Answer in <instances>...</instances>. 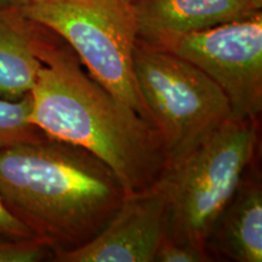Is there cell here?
I'll use <instances>...</instances> for the list:
<instances>
[{"label":"cell","instance_id":"1","mask_svg":"<svg viewBox=\"0 0 262 262\" xmlns=\"http://www.w3.org/2000/svg\"><path fill=\"white\" fill-rule=\"evenodd\" d=\"M39 58L31 122L50 139L79 146L106 163L125 193L156 185L168 165L157 127L98 84L50 28Z\"/></svg>","mask_w":262,"mask_h":262},{"label":"cell","instance_id":"2","mask_svg":"<svg viewBox=\"0 0 262 262\" xmlns=\"http://www.w3.org/2000/svg\"><path fill=\"white\" fill-rule=\"evenodd\" d=\"M124 195L113 170L79 146L48 139L0 149L3 202L54 254L93 241Z\"/></svg>","mask_w":262,"mask_h":262},{"label":"cell","instance_id":"3","mask_svg":"<svg viewBox=\"0 0 262 262\" xmlns=\"http://www.w3.org/2000/svg\"><path fill=\"white\" fill-rule=\"evenodd\" d=\"M260 146L258 119L232 118L178 162L160 181L168 198L165 238L205 249V239Z\"/></svg>","mask_w":262,"mask_h":262},{"label":"cell","instance_id":"4","mask_svg":"<svg viewBox=\"0 0 262 262\" xmlns=\"http://www.w3.org/2000/svg\"><path fill=\"white\" fill-rule=\"evenodd\" d=\"M19 11L60 35L98 84L153 124L134 71L137 22L130 2L32 0Z\"/></svg>","mask_w":262,"mask_h":262},{"label":"cell","instance_id":"5","mask_svg":"<svg viewBox=\"0 0 262 262\" xmlns=\"http://www.w3.org/2000/svg\"><path fill=\"white\" fill-rule=\"evenodd\" d=\"M133 61L168 164L187 156L233 118L222 90L189 61L139 38Z\"/></svg>","mask_w":262,"mask_h":262},{"label":"cell","instance_id":"6","mask_svg":"<svg viewBox=\"0 0 262 262\" xmlns=\"http://www.w3.org/2000/svg\"><path fill=\"white\" fill-rule=\"evenodd\" d=\"M155 47L204 72L227 97L235 119L262 112V12L250 18L176 37Z\"/></svg>","mask_w":262,"mask_h":262},{"label":"cell","instance_id":"7","mask_svg":"<svg viewBox=\"0 0 262 262\" xmlns=\"http://www.w3.org/2000/svg\"><path fill=\"white\" fill-rule=\"evenodd\" d=\"M168 198L163 182L141 192L125 193L119 208L89 243L57 251V262H153L165 237Z\"/></svg>","mask_w":262,"mask_h":262},{"label":"cell","instance_id":"8","mask_svg":"<svg viewBox=\"0 0 262 262\" xmlns=\"http://www.w3.org/2000/svg\"><path fill=\"white\" fill-rule=\"evenodd\" d=\"M137 38L152 45L262 12L254 0H133Z\"/></svg>","mask_w":262,"mask_h":262},{"label":"cell","instance_id":"9","mask_svg":"<svg viewBox=\"0 0 262 262\" xmlns=\"http://www.w3.org/2000/svg\"><path fill=\"white\" fill-rule=\"evenodd\" d=\"M211 261H262V181L251 163L205 239Z\"/></svg>","mask_w":262,"mask_h":262},{"label":"cell","instance_id":"10","mask_svg":"<svg viewBox=\"0 0 262 262\" xmlns=\"http://www.w3.org/2000/svg\"><path fill=\"white\" fill-rule=\"evenodd\" d=\"M48 31L19 9H0V98L17 101L31 93L42 66L39 49Z\"/></svg>","mask_w":262,"mask_h":262},{"label":"cell","instance_id":"11","mask_svg":"<svg viewBox=\"0 0 262 262\" xmlns=\"http://www.w3.org/2000/svg\"><path fill=\"white\" fill-rule=\"evenodd\" d=\"M31 93L17 101L0 98V149L50 139L31 122Z\"/></svg>","mask_w":262,"mask_h":262},{"label":"cell","instance_id":"12","mask_svg":"<svg viewBox=\"0 0 262 262\" xmlns=\"http://www.w3.org/2000/svg\"><path fill=\"white\" fill-rule=\"evenodd\" d=\"M54 257V249L38 237H15L0 232V262H38Z\"/></svg>","mask_w":262,"mask_h":262},{"label":"cell","instance_id":"13","mask_svg":"<svg viewBox=\"0 0 262 262\" xmlns=\"http://www.w3.org/2000/svg\"><path fill=\"white\" fill-rule=\"evenodd\" d=\"M211 261L205 249L175 243L165 237L160 242L153 262H208Z\"/></svg>","mask_w":262,"mask_h":262},{"label":"cell","instance_id":"14","mask_svg":"<svg viewBox=\"0 0 262 262\" xmlns=\"http://www.w3.org/2000/svg\"><path fill=\"white\" fill-rule=\"evenodd\" d=\"M0 232L15 237H35L33 232L9 210L0 196Z\"/></svg>","mask_w":262,"mask_h":262},{"label":"cell","instance_id":"15","mask_svg":"<svg viewBox=\"0 0 262 262\" xmlns=\"http://www.w3.org/2000/svg\"><path fill=\"white\" fill-rule=\"evenodd\" d=\"M32 0H0V9H9V8H24L28 5Z\"/></svg>","mask_w":262,"mask_h":262},{"label":"cell","instance_id":"16","mask_svg":"<svg viewBox=\"0 0 262 262\" xmlns=\"http://www.w3.org/2000/svg\"><path fill=\"white\" fill-rule=\"evenodd\" d=\"M254 2H256L257 4H260V5H262V0H254Z\"/></svg>","mask_w":262,"mask_h":262},{"label":"cell","instance_id":"17","mask_svg":"<svg viewBox=\"0 0 262 262\" xmlns=\"http://www.w3.org/2000/svg\"><path fill=\"white\" fill-rule=\"evenodd\" d=\"M126 2H130L131 3V2H133V0H126Z\"/></svg>","mask_w":262,"mask_h":262}]
</instances>
